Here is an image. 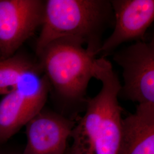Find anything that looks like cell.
<instances>
[{"mask_svg":"<svg viewBox=\"0 0 154 154\" xmlns=\"http://www.w3.org/2000/svg\"><path fill=\"white\" fill-rule=\"evenodd\" d=\"M93 78L102 88L87 98L85 112L72 131V154H117L122 132V108L118 101L121 83L106 58H97Z\"/></svg>","mask_w":154,"mask_h":154,"instance_id":"6da1fadb","label":"cell"},{"mask_svg":"<svg viewBox=\"0 0 154 154\" xmlns=\"http://www.w3.org/2000/svg\"><path fill=\"white\" fill-rule=\"evenodd\" d=\"M114 16L110 0H46L36 54L55 39L72 37L99 54L105 32L113 28Z\"/></svg>","mask_w":154,"mask_h":154,"instance_id":"7a4b0ae2","label":"cell"},{"mask_svg":"<svg viewBox=\"0 0 154 154\" xmlns=\"http://www.w3.org/2000/svg\"><path fill=\"white\" fill-rule=\"evenodd\" d=\"M72 37L57 39L37 53L60 112L85 107L90 79L97 55Z\"/></svg>","mask_w":154,"mask_h":154,"instance_id":"3957f363","label":"cell"},{"mask_svg":"<svg viewBox=\"0 0 154 154\" xmlns=\"http://www.w3.org/2000/svg\"><path fill=\"white\" fill-rule=\"evenodd\" d=\"M49 93L39 65L23 76L0 101V143L9 141L44 107Z\"/></svg>","mask_w":154,"mask_h":154,"instance_id":"277c9868","label":"cell"},{"mask_svg":"<svg viewBox=\"0 0 154 154\" xmlns=\"http://www.w3.org/2000/svg\"><path fill=\"white\" fill-rule=\"evenodd\" d=\"M112 55L123 70L119 98L138 105L154 103V39L118 48Z\"/></svg>","mask_w":154,"mask_h":154,"instance_id":"5b68a950","label":"cell"},{"mask_svg":"<svg viewBox=\"0 0 154 154\" xmlns=\"http://www.w3.org/2000/svg\"><path fill=\"white\" fill-rule=\"evenodd\" d=\"M45 1L0 0V55L6 58L30 38L42 23Z\"/></svg>","mask_w":154,"mask_h":154,"instance_id":"8992f818","label":"cell"},{"mask_svg":"<svg viewBox=\"0 0 154 154\" xmlns=\"http://www.w3.org/2000/svg\"><path fill=\"white\" fill-rule=\"evenodd\" d=\"M114 16L113 31L105 40L99 55L106 58L128 42L145 41L154 20V0H111Z\"/></svg>","mask_w":154,"mask_h":154,"instance_id":"52a82bcc","label":"cell"},{"mask_svg":"<svg viewBox=\"0 0 154 154\" xmlns=\"http://www.w3.org/2000/svg\"><path fill=\"white\" fill-rule=\"evenodd\" d=\"M76 121L44 107L25 125L27 141L22 154H65Z\"/></svg>","mask_w":154,"mask_h":154,"instance_id":"ba28073f","label":"cell"},{"mask_svg":"<svg viewBox=\"0 0 154 154\" xmlns=\"http://www.w3.org/2000/svg\"><path fill=\"white\" fill-rule=\"evenodd\" d=\"M117 154H154V103L139 104L123 119Z\"/></svg>","mask_w":154,"mask_h":154,"instance_id":"9c48e42d","label":"cell"},{"mask_svg":"<svg viewBox=\"0 0 154 154\" xmlns=\"http://www.w3.org/2000/svg\"><path fill=\"white\" fill-rule=\"evenodd\" d=\"M35 61L26 55L16 53L0 60V95H5L15 88L27 72L38 66Z\"/></svg>","mask_w":154,"mask_h":154,"instance_id":"30bf717a","label":"cell"},{"mask_svg":"<svg viewBox=\"0 0 154 154\" xmlns=\"http://www.w3.org/2000/svg\"><path fill=\"white\" fill-rule=\"evenodd\" d=\"M0 154H22V150L9 143H0Z\"/></svg>","mask_w":154,"mask_h":154,"instance_id":"8fae6325","label":"cell"},{"mask_svg":"<svg viewBox=\"0 0 154 154\" xmlns=\"http://www.w3.org/2000/svg\"><path fill=\"white\" fill-rule=\"evenodd\" d=\"M65 154H72V151H70V148H69V147L67 149H66V152L65 153Z\"/></svg>","mask_w":154,"mask_h":154,"instance_id":"7c38bea8","label":"cell"},{"mask_svg":"<svg viewBox=\"0 0 154 154\" xmlns=\"http://www.w3.org/2000/svg\"><path fill=\"white\" fill-rule=\"evenodd\" d=\"M1 59H2V58H1V55H0V60H1Z\"/></svg>","mask_w":154,"mask_h":154,"instance_id":"4fadbf2b","label":"cell"}]
</instances>
